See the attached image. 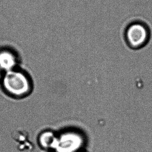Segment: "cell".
<instances>
[{
    "label": "cell",
    "mask_w": 152,
    "mask_h": 152,
    "mask_svg": "<svg viewBox=\"0 0 152 152\" xmlns=\"http://www.w3.org/2000/svg\"><path fill=\"white\" fill-rule=\"evenodd\" d=\"M2 84L8 94L16 97L25 96L31 90V82L27 75L15 69L6 72L2 77Z\"/></svg>",
    "instance_id": "obj_1"
},
{
    "label": "cell",
    "mask_w": 152,
    "mask_h": 152,
    "mask_svg": "<svg viewBox=\"0 0 152 152\" xmlns=\"http://www.w3.org/2000/svg\"><path fill=\"white\" fill-rule=\"evenodd\" d=\"M125 37L129 46L133 48L144 46L149 39L148 27L140 21L131 23L127 27Z\"/></svg>",
    "instance_id": "obj_2"
},
{
    "label": "cell",
    "mask_w": 152,
    "mask_h": 152,
    "mask_svg": "<svg viewBox=\"0 0 152 152\" xmlns=\"http://www.w3.org/2000/svg\"><path fill=\"white\" fill-rule=\"evenodd\" d=\"M83 143L81 135L74 132H66L57 137L53 148L56 152H76Z\"/></svg>",
    "instance_id": "obj_3"
},
{
    "label": "cell",
    "mask_w": 152,
    "mask_h": 152,
    "mask_svg": "<svg viewBox=\"0 0 152 152\" xmlns=\"http://www.w3.org/2000/svg\"><path fill=\"white\" fill-rule=\"evenodd\" d=\"M17 58L13 52L8 50L0 51V69L5 72L14 70Z\"/></svg>",
    "instance_id": "obj_4"
},
{
    "label": "cell",
    "mask_w": 152,
    "mask_h": 152,
    "mask_svg": "<svg viewBox=\"0 0 152 152\" xmlns=\"http://www.w3.org/2000/svg\"><path fill=\"white\" fill-rule=\"evenodd\" d=\"M57 137L53 132H45L41 134L40 136V143L42 146L44 148H53Z\"/></svg>",
    "instance_id": "obj_5"
},
{
    "label": "cell",
    "mask_w": 152,
    "mask_h": 152,
    "mask_svg": "<svg viewBox=\"0 0 152 152\" xmlns=\"http://www.w3.org/2000/svg\"><path fill=\"white\" fill-rule=\"evenodd\" d=\"M2 70L0 69V80L2 78V77H3V75H2Z\"/></svg>",
    "instance_id": "obj_6"
}]
</instances>
